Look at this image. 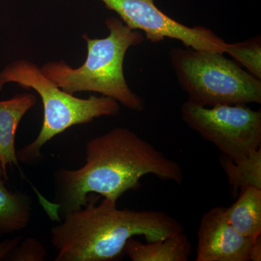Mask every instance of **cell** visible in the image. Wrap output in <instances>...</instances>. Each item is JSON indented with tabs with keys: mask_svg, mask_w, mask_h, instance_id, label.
<instances>
[{
	"mask_svg": "<svg viewBox=\"0 0 261 261\" xmlns=\"http://www.w3.org/2000/svg\"><path fill=\"white\" fill-rule=\"evenodd\" d=\"M261 237L257 238L255 244H254L253 248L252 250L251 260L260 261L261 260Z\"/></svg>",
	"mask_w": 261,
	"mask_h": 261,
	"instance_id": "obj_17",
	"label": "cell"
},
{
	"mask_svg": "<svg viewBox=\"0 0 261 261\" xmlns=\"http://www.w3.org/2000/svg\"><path fill=\"white\" fill-rule=\"evenodd\" d=\"M63 216L51 229L55 261H113L123 254L126 242L136 236L154 242L184 232L177 219L159 211L118 209L117 202L104 199Z\"/></svg>",
	"mask_w": 261,
	"mask_h": 261,
	"instance_id": "obj_2",
	"label": "cell"
},
{
	"mask_svg": "<svg viewBox=\"0 0 261 261\" xmlns=\"http://www.w3.org/2000/svg\"><path fill=\"white\" fill-rule=\"evenodd\" d=\"M47 250L37 239L27 238L21 240L10 257L12 261H43Z\"/></svg>",
	"mask_w": 261,
	"mask_h": 261,
	"instance_id": "obj_15",
	"label": "cell"
},
{
	"mask_svg": "<svg viewBox=\"0 0 261 261\" xmlns=\"http://www.w3.org/2000/svg\"><path fill=\"white\" fill-rule=\"evenodd\" d=\"M224 53H228L250 74L261 80L260 36L250 38L245 42L226 43Z\"/></svg>",
	"mask_w": 261,
	"mask_h": 261,
	"instance_id": "obj_14",
	"label": "cell"
},
{
	"mask_svg": "<svg viewBox=\"0 0 261 261\" xmlns=\"http://www.w3.org/2000/svg\"><path fill=\"white\" fill-rule=\"evenodd\" d=\"M197 238L196 261L251 260L252 248L257 239L239 233L226 219V207L221 206L202 215Z\"/></svg>",
	"mask_w": 261,
	"mask_h": 261,
	"instance_id": "obj_8",
	"label": "cell"
},
{
	"mask_svg": "<svg viewBox=\"0 0 261 261\" xmlns=\"http://www.w3.org/2000/svg\"><path fill=\"white\" fill-rule=\"evenodd\" d=\"M219 162L234 193L247 186L261 190V147L250 155L237 161L221 154Z\"/></svg>",
	"mask_w": 261,
	"mask_h": 261,
	"instance_id": "obj_13",
	"label": "cell"
},
{
	"mask_svg": "<svg viewBox=\"0 0 261 261\" xmlns=\"http://www.w3.org/2000/svg\"><path fill=\"white\" fill-rule=\"evenodd\" d=\"M123 254L132 261H187L192 254V244L185 231L147 244L130 238Z\"/></svg>",
	"mask_w": 261,
	"mask_h": 261,
	"instance_id": "obj_10",
	"label": "cell"
},
{
	"mask_svg": "<svg viewBox=\"0 0 261 261\" xmlns=\"http://www.w3.org/2000/svg\"><path fill=\"white\" fill-rule=\"evenodd\" d=\"M224 53L175 47L170 61L189 102L202 107L261 102V81Z\"/></svg>",
	"mask_w": 261,
	"mask_h": 261,
	"instance_id": "obj_5",
	"label": "cell"
},
{
	"mask_svg": "<svg viewBox=\"0 0 261 261\" xmlns=\"http://www.w3.org/2000/svg\"><path fill=\"white\" fill-rule=\"evenodd\" d=\"M22 240V237L7 239L0 243V260H9L15 248Z\"/></svg>",
	"mask_w": 261,
	"mask_h": 261,
	"instance_id": "obj_16",
	"label": "cell"
},
{
	"mask_svg": "<svg viewBox=\"0 0 261 261\" xmlns=\"http://www.w3.org/2000/svg\"><path fill=\"white\" fill-rule=\"evenodd\" d=\"M229 224L239 233L252 239L261 237V190L253 186L240 189L238 200L226 207Z\"/></svg>",
	"mask_w": 261,
	"mask_h": 261,
	"instance_id": "obj_11",
	"label": "cell"
},
{
	"mask_svg": "<svg viewBox=\"0 0 261 261\" xmlns=\"http://www.w3.org/2000/svg\"><path fill=\"white\" fill-rule=\"evenodd\" d=\"M147 174L181 185L183 170L179 163L123 127L94 137L86 146V163L75 170L59 168L53 175L54 203L48 214L59 220L87 205L89 195L97 193L117 202L125 192L136 190Z\"/></svg>",
	"mask_w": 261,
	"mask_h": 261,
	"instance_id": "obj_1",
	"label": "cell"
},
{
	"mask_svg": "<svg viewBox=\"0 0 261 261\" xmlns=\"http://www.w3.org/2000/svg\"><path fill=\"white\" fill-rule=\"evenodd\" d=\"M182 121L219 149L221 154L237 161L261 147V111L246 105L202 107L189 102L181 108Z\"/></svg>",
	"mask_w": 261,
	"mask_h": 261,
	"instance_id": "obj_6",
	"label": "cell"
},
{
	"mask_svg": "<svg viewBox=\"0 0 261 261\" xmlns=\"http://www.w3.org/2000/svg\"><path fill=\"white\" fill-rule=\"evenodd\" d=\"M13 82L32 89L40 96L44 109L42 128L37 138L17 152L19 162L36 166L44 159L42 149L51 139L75 125L88 124L101 116H115L121 111L113 98L91 95L81 99L65 92L28 60H16L0 70V92Z\"/></svg>",
	"mask_w": 261,
	"mask_h": 261,
	"instance_id": "obj_4",
	"label": "cell"
},
{
	"mask_svg": "<svg viewBox=\"0 0 261 261\" xmlns=\"http://www.w3.org/2000/svg\"><path fill=\"white\" fill-rule=\"evenodd\" d=\"M32 198L25 192L10 191L0 178V238L23 231L32 218Z\"/></svg>",
	"mask_w": 261,
	"mask_h": 261,
	"instance_id": "obj_12",
	"label": "cell"
},
{
	"mask_svg": "<svg viewBox=\"0 0 261 261\" xmlns=\"http://www.w3.org/2000/svg\"><path fill=\"white\" fill-rule=\"evenodd\" d=\"M0 178H4L5 181L8 179V175L5 174L4 171H3V168H2L1 163H0Z\"/></svg>",
	"mask_w": 261,
	"mask_h": 261,
	"instance_id": "obj_18",
	"label": "cell"
},
{
	"mask_svg": "<svg viewBox=\"0 0 261 261\" xmlns=\"http://www.w3.org/2000/svg\"><path fill=\"white\" fill-rule=\"evenodd\" d=\"M36 103L37 98L31 93L17 94L11 99L0 101V163L6 175L8 166L20 169L15 135L22 118Z\"/></svg>",
	"mask_w": 261,
	"mask_h": 261,
	"instance_id": "obj_9",
	"label": "cell"
},
{
	"mask_svg": "<svg viewBox=\"0 0 261 261\" xmlns=\"http://www.w3.org/2000/svg\"><path fill=\"white\" fill-rule=\"evenodd\" d=\"M0 70H1V68H0Z\"/></svg>",
	"mask_w": 261,
	"mask_h": 261,
	"instance_id": "obj_19",
	"label": "cell"
},
{
	"mask_svg": "<svg viewBox=\"0 0 261 261\" xmlns=\"http://www.w3.org/2000/svg\"><path fill=\"white\" fill-rule=\"evenodd\" d=\"M109 35L103 39L82 38L87 43V56L82 66L73 68L65 61L46 63L43 73L65 92H94L113 98L135 112H142L145 102L128 87L123 70L125 56L130 47L145 40L142 33L127 27L121 19L106 20Z\"/></svg>",
	"mask_w": 261,
	"mask_h": 261,
	"instance_id": "obj_3",
	"label": "cell"
},
{
	"mask_svg": "<svg viewBox=\"0 0 261 261\" xmlns=\"http://www.w3.org/2000/svg\"><path fill=\"white\" fill-rule=\"evenodd\" d=\"M108 10L116 13L127 27L145 33L151 43L166 38L180 41L185 47L224 53L226 43L211 29L189 27L168 16L155 5L156 0H100Z\"/></svg>",
	"mask_w": 261,
	"mask_h": 261,
	"instance_id": "obj_7",
	"label": "cell"
}]
</instances>
